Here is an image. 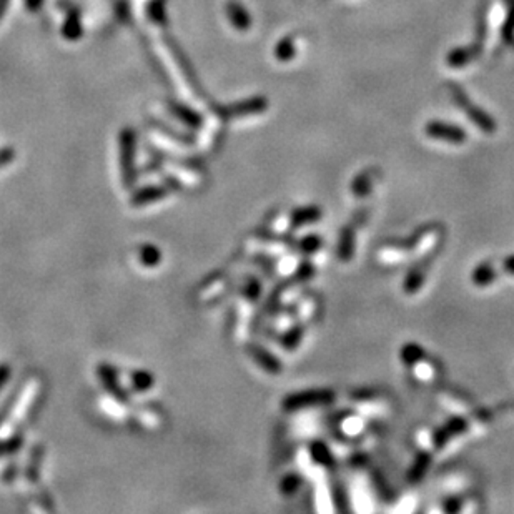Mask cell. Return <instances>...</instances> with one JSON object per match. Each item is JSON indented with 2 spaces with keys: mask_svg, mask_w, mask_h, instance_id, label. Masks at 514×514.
<instances>
[{
  "mask_svg": "<svg viewBox=\"0 0 514 514\" xmlns=\"http://www.w3.org/2000/svg\"><path fill=\"white\" fill-rule=\"evenodd\" d=\"M99 376H100L102 385H104V388L107 389L113 398H117L118 401H122V403L129 401V396H127L125 389L122 388L120 383H118L117 373L113 371L112 367H109V364H100Z\"/></svg>",
  "mask_w": 514,
  "mask_h": 514,
  "instance_id": "3",
  "label": "cell"
},
{
  "mask_svg": "<svg viewBox=\"0 0 514 514\" xmlns=\"http://www.w3.org/2000/svg\"><path fill=\"white\" fill-rule=\"evenodd\" d=\"M14 159H15L14 148H10V147L2 148V150H0V168L6 167V165L10 163V161H14Z\"/></svg>",
  "mask_w": 514,
  "mask_h": 514,
  "instance_id": "14",
  "label": "cell"
},
{
  "mask_svg": "<svg viewBox=\"0 0 514 514\" xmlns=\"http://www.w3.org/2000/svg\"><path fill=\"white\" fill-rule=\"evenodd\" d=\"M140 263L145 266H156L160 263L159 248L152 245H145L140 248Z\"/></svg>",
  "mask_w": 514,
  "mask_h": 514,
  "instance_id": "11",
  "label": "cell"
},
{
  "mask_svg": "<svg viewBox=\"0 0 514 514\" xmlns=\"http://www.w3.org/2000/svg\"><path fill=\"white\" fill-rule=\"evenodd\" d=\"M227 15L228 19H230L233 27L238 29V31H246V29L252 25V19H250L248 12H246L245 7L241 6L240 2H236V0H230V2L227 3Z\"/></svg>",
  "mask_w": 514,
  "mask_h": 514,
  "instance_id": "7",
  "label": "cell"
},
{
  "mask_svg": "<svg viewBox=\"0 0 514 514\" xmlns=\"http://www.w3.org/2000/svg\"><path fill=\"white\" fill-rule=\"evenodd\" d=\"M42 3H44V0H25V6H27V8L31 12L40 10Z\"/></svg>",
  "mask_w": 514,
  "mask_h": 514,
  "instance_id": "16",
  "label": "cell"
},
{
  "mask_svg": "<svg viewBox=\"0 0 514 514\" xmlns=\"http://www.w3.org/2000/svg\"><path fill=\"white\" fill-rule=\"evenodd\" d=\"M20 444H22V440H20V437H12V440L6 441V443H0V456L15 453L17 449L20 448Z\"/></svg>",
  "mask_w": 514,
  "mask_h": 514,
  "instance_id": "13",
  "label": "cell"
},
{
  "mask_svg": "<svg viewBox=\"0 0 514 514\" xmlns=\"http://www.w3.org/2000/svg\"><path fill=\"white\" fill-rule=\"evenodd\" d=\"M82 33H83V27H82V19H80V12L77 10V8H72L65 17V22H63L62 25L63 39L75 42L82 37Z\"/></svg>",
  "mask_w": 514,
  "mask_h": 514,
  "instance_id": "6",
  "label": "cell"
},
{
  "mask_svg": "<svg viewBox=\"0 0 514 514\" xmlns=\"http://www.w3.org/2000/svg\"><path fill=\"white\" fill-rule=\"evenodd\" d=\"M508 268H511L513 271H514V257L513 258H509V260H508Z\"/></svg>",
  "mask_w": 514,
  "mask_h": 514,
  "instance_id": "18",
  "label": "cell"
},
{
  "mask_svg": "<svg viewBox=\"0 0 514 514\" xmlns=\"http://www.w3.org/2000/svg\"><path fill=\"white\" fill-rule=\"evenodd\" d=\"M177 185L167 184V185H150L145 188L135 192L134 197L130 200L131 207H145L150 203L160 202L165 197H168V193H172V190H175Z\"/></svg>",
  "mask_w": 514,
  "mask_h": 514,
  "instance_id": "2",
  "label": "cell"
},
{
  "mask_svg": "<svg viewBox=\"0 0 514 514\" xmlns=\"http://www.w3.org/2000/svg\"><path fill=\"white\" fill-rule=\"evenodd\" d=\"M135 155H137V137L130 127H125L120 131V173L125 188H131L137 182Z\"/></svg>",
  "mask_w": 514,
  "mask_h": 514,
  "instance_id": "1",
  "label": "cell"
},
{
  "mask_svg": "<svg viewBox=\"0 0 514 514\" xmlns=\"http://www.w3.org/2000/svg\"><path fill=\"white\" fill-rule=\"evenodd\" d=\"M426 131H428V135L433 138H444L453 143H461L463 140L466 138L465 131H461L458 127L446 125V123H441V122H431L430 125H428Z\"/></svg>",
  "mask_w": 514,
  "mask_h": 514,
  "instance_id": "4",
  "label": "cell"
},
{
  "mask_svg": "<svg viewBox=\"0 0 514 514\" xmlns=\"http://www.w3.org/2000/svg\"><path fill=\"white\" fill-rule=\"evenodd\" d=\"M262 107H265V104H258L255 100H248L243 102V104H238V105H228V107H223L220 110L222 117H241L246 115L248 112H255V110H260Z\"/></svg>",
  "mask_w": 514,
  "mask_h": 514,
  "instance_id": "8",
  "label": "cell"
},
{
  "mask_svg": "<svg viewBox=\"0 0 514 514\" xmlns=\"http://www.w3.org/2000/svg\"><path fill=\"white\" fill-rule=\"evenodd\" d=\"M10 375H12L10 367H8V364H0V392H2V388L6 386Z\"/></svg>",
  "mask_w": 514,
  "mask_h": 514,
  "instance_id": "15",
  "label": "cell"
},
{
  "mask_svg": "<svg viewBox=\"0 0 514 514\" xmlns=\"http://www.w3.org/2000/svg\"><path fill=\"white\" fill-rule=\"evenodd\" d=\"M131 386L137 392H147V389H150L154 386V376L148 371H135L131 375Z\"/></svg>",
  "mask_w": 514,
  "mask_h": 514,
  "instance_id": "10",
  "label": "cell"
},
{
  "mask_svg": "<svg viewBox=\"0 0 514 514\" xmlns=\"http://www.w3.org/2000/svg\"><path fill=\"white\" fill-rule=\"evenodd\" d=\"M167 44H168V49H172L173 57H175V61L178 62V65H180V69L184 70V74L186 75V79H188L190 85H192V87H197V90H198V82H197V80H195L193 72H192V69H190V63H186L188 61H186L185 54H182L180 47H178L172 39L167 40Z\"/></svg>",
  "mask_w": 514,
  "mask_h": 514,
  "instance_id": "9",
  "label": "cell"
},
{
  "mask_svg": "<svg viewBox=\"0 0 514 514\" xmlns=\"http://www.w3.org/2000/svg\"><path fill=\"white\" fill-rule=\"evenodd\" d=\"M8 3H10V0H0V20H2L3 15H6Z\"/></svg>",
  "mask_w": 514,
  "mask_h": 514,
  "instance_id": "17",
  "label": "cell"
},
{
  "mask_svg": "<svg viewBox=\"0 0 514 514\" xmlns=\"http://www.w3.org/2000/svg\"><path fill=\"white\" fill-rule=\"evenodd\" d=\"M167 107L170 112H172L178 120L184 122L188 129H198V127L202 125V117H200V113H197L190 107H186V105L178 104L175 100H168Z\"/></svg>",
  "mask_w": 514,
  "mask_h": 514,
  "instance_id": "5",
  "label": "cell"
},
{
  "mask_svg": "<svg viewBox=\"0 0 514 514\" xmlns=\"http://www.w3.org/2000/svg\"><path fill=\"white\" fill-rule=\"evenodd\" d=\"M148 17L154 20V24H165L167 22V10L161 0H152L148 6Z\"/></svg>",
  "mask_w": 514,
  "mask_h": 514,
  "instance_id": "12",
  "label": "cell"
}]
</instances>
